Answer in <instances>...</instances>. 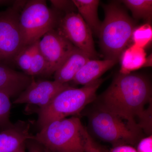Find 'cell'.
<instances>
[{
    "label": "cell",
    "mask_w": 152,
    "mask_h": 152,
    "mask_svg": "<svg viewBox=\"0 0 152 152\" xmlns=\"http://www.w3.org/2000/svg\"><path fill=\"white\" fill-rule=\"evenodd\" d=\"M97 107L125 121L139 131H152V88L149 80L138 74L117 75L98 99Z\"/></svg>",
    "instance_id": "6da1fadb"
},
{
    "label": "cell",
    "mask_w": 152,
    "mask_h": 152,
    "mask_svg": "<svg viewBox=\"0 0 152 152\" xmlns=\"http://www.w3.org/2000/svg\"><path fill=\"white\" fill-rule=\"evenodd\" d=\"M88 134L78 117L72 116L48 124L32 140L48 152H84Z\"/></svg>",
    "instance_id": "7a4b0ae2"
},
{
    "label": "cell",
    "mask_w": 152,
    "mask_h": 152,
    "mask_svg": "<svg viewBox=\"0 0 152 152\" xmlns=\"http://www.w3.org/2000/svg\"><path fill=\"white\" fill-rule=\"evenodd\" d=\"M105 18L99 37L102 51L107 59L119 60L132 39L135 23L117 3L104 6Z\"/></svg>",
    "instance_id": "3957f363"
},
{
    "label": "cell",
    "mask_w": 152,
    "mask_h": 152,
    "mask_svg": "<svg viewBox=\"0 0 152 152\" xmlns=\"http://www.w3.org/2000/svg\"><path fill=\"white\" fill-rule=\"evenodd\" d=\"M103 81L100 78L79 88L70 86L61 91L48 106L38 112V126L41 129L54 121L77 116L96 99L97 91Z\"/></svg>",
    "instance_id": "277c9868"
},
{
    "label": "cell",
    "mask_w": 152,
    "mask_h": 152,
    "mask_svg": "<svg viewBox=\"0 0 152 152\" xmlns=\"http://www.w3.org/2000/svg\"><path fill=\"white\" fill-rule=\"evenodd\" d=\"M63 16L60 12L49 7L46 1H27L19 16L24 46L34 44L48 32L56 28Z\"/></svg>",
    "instance_id": "5b68a950"
},
{
    "label": "cell",
    "mask_w": 152,
    "mask_h": 152,
    "mask_svg": "<svg viewBox=\"0 0 152 152\" xmlns=\"http://www.w3.org/2000/svg\"><path fill=\"white\" fill-rule=\"evenodd\" d=\"M89 124L97 137L113 147L134 145L140 140L142 132L116 115L98 107L90 115Z\"/></svg>",
    "instance_id": "8992f818"
},
{
    "label": "cell",
    "mask_w": 152,
    "mask_h": 152,
    "mask_svg": "<svg viewBox=\"0 0 152 152\" xmlns=\"http://www.w3.org/2000/svg\"><path fill=\"white\" fill-rule=\"evenodd\" d=\"M27 1H15L0 11V63L9 66L24 48L19 27V16Z\"/></svg>",
    "instance_id": "52a82bcc"
},
{
    "label": "cell",
    "mask_w": 152,
    "mask_h": 152,
    "mask_svg": "<svg viewBox=\"0 0 152 152\" xmlns=\"http://www.w3.org/2000/svg\"><path fill=\"white\" fill-rule=\"evenodd\" d=\"M57 30L74 46L85 52L92 59L97 57L92 32L78 13L63 16Z\"/></svg>",
    "instance_id": "ba28073f"
},
{
    "label": "cell",
    "mask_w": 152,
    "mask_h": 152,
    "mask_svg": "<svg viewBox=\"0 0 152 152\" xmlns=\"http://www.w3.org/2000/svg\"><path fill=\"white\" fill-rule=\"evenodd\" d=\"M70 86L56 81L36 80L33 77L27 88L14 101L15 104H26L28 111L38 113L45 107L61 91Z\"/></svg>",
    "instance_id": "9c48e42d"
},
{
    "label": "cell",
    "mask_w": 152,
    "mask_h": 152,
    "mask_svg": "<svg viewBox=\"0 0 152 152\" xmlns=\"http://www.w3.org/2000/svg\"><path fill=\"white\" fill-rule=\"evenodd\" d=\"M57 30H50L39 41V48L47 63L45 76L54 74L75 48Z\"/></svg>",
    "instance_id": "30bf717a"
},
{
    "label": "cell",
    "mask_w": 152,
    "mask_h": 152,
    "mask_svg": "<svg viewBox=\"0 0 152 152\" xmlns=\"http://www.w3.org/2000/svg\"><path fill=\"white\" fill-rule=\"evenodd\" d=\"M30 121H19L5 129L0 131V152H13L22 144L32 139Z\"/></svg>",
    "instance_id": "8fae6325"
},
{
    "label": "cell",
    "mask_w": 152,
    "mask_h": 152,
    "mask_svg": "<svg viewBox=\"0 0 152 152\" xmlns=\"http://www.w3.org/2000/svg\"><path fill=\"white\" fill-rule=\"evenodd\" d=\"M33 77L0 63V91L10 98L18 96L30 85Z\"/></svg>",
    "instance_id": "7c38bea8"
},
{
    "label": "cell",
    "mask_w": 152,
    "mask_h": 152,
    "mask_svg": "<svg viewBox=\"0 0 152 152\" xmlns=\"http://www.w3.org/2000/svg\"><path fill=\"white\" fill-rule=\"evenodd\" d=\"M91 59L85 52L75 47L55 72L54 80L62 84L72 81L77 73Z\"/></svg>",
    "instance_id": "4fadbf2b"
},
{
    "label": "cell",
    "mask_w": 152,
    "mask_h": 152,
    "mask_svg": "<svg viewBox=\"0 0 152 152\" xmlns=\"http://www.w3.org/2000/svg\"><path fill=\"white\" fill-rule=\"evenodd\" d=\"M118 60H98L91 59L77 73L72 81L76 84H88L100 79L105 72L118 63Z\"/></svg>",
    "instance_id": "5bb4252c"
},
{
    "label": "cell",
    "mask_w": 152,
    "mask_h": 152,
    "mask_svg": "<svg viewBox=\"0 0 152 152\" xmlns=\"http://www.w3.org/2000/svg\"><path fill=\"white\" fill-rule=\"evenodd\" d=\"M78 13L91 30L99 36L101 24L98 15V0H73Z\"/></svg>",
    "instance_id": "9a60e30c"
},
{
    "label": "cell",
    "mask_w": 152,
    "mask_h": 152,
    "mask_svg": "<svg viewBox=\"0 0 152 152\" xmlns=\"http://www.w3.org/2000/svg\"><path fill=\"white\" fill-rule=\"evenodd\" d=\"M146 54L144 48L133 45L126 49L121 55L120 73L130 74L132 71L144 67Z\"/></svg>",
    "instance_id": "2e32d148"
},
{
    "label": "cell",
    "mask_w": 152,
    "mask_h": 152,
    "mask_svg": "<svg viewBox=\"0 0 152 152\" xmlns=\"http://www.w3.org/2000/svg\"><path fill=\"white\" fill-rule=\"evenodd\" d=\"M122 1L130 10L135 18L144 19L148 21L151 20V0H124Z\"/></svg>",
    "instance_id": "e0dca14e"
},
{
    "label": "cell",
    "mask_w": 152,
    "mask_h": 152,
    "mask_svg": "<svg viewBox=\"0 0 152 152\" xmlns=\"http://www.w3.org/2000/svg\"><path fill=\"white\" fill-rule=\"evenodd\" d=\"M33 44L32 56L28 75L45 76L47 70V63L39 48V41Z\"/></svg>",
    "instance_id": "ac0fdd59"
},
{
    "label": "cell",
    "mask_w": 152,
    "mask_h": 152,
    "mask_svg": "<svg viewBox=\"0 0 152 152\" xmlns=\"http://www.w3.org/2000/svg\"><path fill=\"white\" fill-rule=\"evenodd\" d=\"M152 39V27L148 23L135 28L131 39L134 45L144 49L151 43Z\"/></svg>",
    "instance_id": "d6986e66"
},
{
    "label": "cell",
    "mask_w": 152,
    "mask_h": 152,
    "mask_svg": "<svg viewBox=\"0 0 152 152\" xmlns=\"http://www.w3.org/2000/svg\"><path fill=\"white\" fill-rule=\"evenodd\" d=\"M10 97L5 93L0 91V131L12 126L10 120L11 104Z\"/></svg>",
    "instance_id": "ffe728a7"
},
{
    "label": "cell",
    "mask_w": 152,
    "mask_h": 152,
    "mask_svg": "<svg viewBox=\"0 0 152 152\" xmlns=\"http://www.w3.org/2000/svg\"><path fill=\"white\" fill-rule=\"evenodd\" d=\"M33 49V44L25 47L17 56L15 63L25 74L28 75L29 72Z\"/></svg>",
    "instance_id": "44dd1931"
},
{
    "label": "cell",
    "mask_w": 152,
    "mask_h": 152,
    "mask_svg": "<svg viewBox=\"0 0 152 152\" xmlns=\"http://www.w3.org/2000/svg\"><path fill=\"white\" fill-rule=\"evenodd\" d=\"M52 8L60 12L66 14L75 12L76 9L73 1L67 0H52L50 1Z\"/></svg>",
    "instance_id": "7402d4cb"
},
{
    "label": "cell",
    "mask_w": 152,
    "mask_h": 152,
    "mask_svg": "<svg viewBox=\"0 0 152 152\" xmlns=\"http://www.w3.org/2000/svg\"><path fill=\"white\" fill-rule=\"evenodd\" d=\"M137 150L138 152H152V136L141 140Z\"/></svg>",
    "instance_id": "603a6c76"
},
{
    "label": "cell",
    "mask_w": 152,
    "mask_h": 152,
    "mask_svg": "<svg viewBox=\"0 0 152 152\" xmlns=\"http://www.w3.org/2000/svg\"><path fill=\"white\" fill-rule=\"evenodd\" d=\"M84 152H104L97 145L89 134L87 137Z\"/></svg>",
    "instance_id": "cb8c5ba5"
},
{
    "label": "cell",
    "mask_w": 152,
    "mask_h": 152,
    "mask_svg": "<svg viewBox=\"0 0 152 152\" xmlns=\"http://www.w3.org/2000/svg\"><path fill=\"white\" fill-rule=\"evenodd\" d=\"M28 152H45L43 148L32 139L28 140L26 142Z\"/></svg>",
    "instance_id": "d4e9b609"
},
{
    "label": "cell",
    "mask_w": 152,
    "mask_h": 152,
    "mask_svg": "<svg viewBox=\"0 0 152 152\" xmlns=\"http://www.w3.org/2000/svg\"><path fill=\"white\" fill-rule=\"evenodd\" d=\"M109 152H138L130 145H121L113 147Z\"/></svg>",
    "instance_id": "484cf974"
},
{
    "label": "cell",
    "mask_w": 152,
    "mask_h": 152,
    "mask_svg": "<svg viewBox=\"0 0 152 152\" xmlns=\"http://www.w3.org/2000/svg\"><path fill=\"white\" fill-rule=\"evenodd\" d=\"M15 1H7V0H0V6L10 5L12 6Z\"/></svg>",
    "instance_id": "4316f807"
},
{
    "label": "cell",
    "mask_w": 152,
    "mask_h": 152,
    "mask_svg": "<svg viewBox=\"0 0 152 152\" xmlns=\"http://www.w3.org/2000/svg\"><path fill=\"white\" fill-rule=\"evenodd\" d=\"M152 61V55L151 54L148 57H146L144 67H145L151 66Z\"/></svg>",
    "instance_id": "83f0119b"
},
{
    "label": "cell",
    "mask_w": 152,
    "mask_h": 152,
    "mask_svg": "<svg viewBox=\"0 0 152 152\" xmlns=\"http://www.w3.org/2000/svg\"><path fill=\"white\" fill-rule=\"evenodd\" d=\"M25 146H26V143L22 144L13 152H26L25 151Z\"/></svg>",
    "instance_id": "f1b7e54d"
},
{
    "label": "cell",
    "mask_w": 152,
    "mask_h": 152,
    "mask_svg": "<svg viewBox=\"0 0 152 152\" xmlns=\"http://www.w3.org/2000/svg\"><path fill=\"white\" fill-rule=\"evenodd\" d=\"M44 152H48V151H46V150H45L44 149Z\"/></svg>",
    "instance_id": "f546056e"
}]
</instances>
